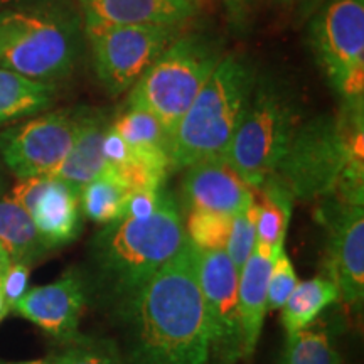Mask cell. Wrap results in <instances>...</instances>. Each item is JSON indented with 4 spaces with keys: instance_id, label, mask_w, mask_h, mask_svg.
<instances>
[{
    "instance_id": "obj_1",
    "label": "cell",
    "mask_w": 364,
    "mask_h": 364,
    "mask_svg": "<svg viewBox=\"0 0 364 364\" xmlns=\"http://www.w3.org/2000/svg\"><path fill=\"white\" fill-rule=\"evenodd\" d=\"M191 241L134 297L117 307L127 364H211V344Z\"/></svg>"
},
{
    "instance_id": "obj_2",
    "label": "cell",
    "mask_w": 364,
    "mask_h": 364,
    "mask_svg": "<svg viewBox=\"0 0 364 364\" xmlns=\"http://www.w3.org/2000/svg\"><path fill=\"white\" fill-rule=\"evenodd\" d=\"M188 241L179 208L167 193L150 218H122L107 225L91 241L100 295L120 307Z\"/></svg>"
},
{
    "instance_id": "obj_3",
    "label": "cell",
    "mask_w": 364,
    "mask_h": 364,
    "mask_svg": "<svg viewBox=\"0 0 364 364\" xmlns=\"http://www.w3.org/2000/svg\"><path fill=\"white\" fill-rule=\"evenodd\" d=\"M363 125V103H344L338 117L318 115L304 122L273 174L294 198H326L346 171H364Z\"/></svg>"
},
{
    "instance_id": "obj_4",
    "label": "cell",
    "mask_w": 364,
    "mask_h": 364,
    "mask_svg": "<svg viewBox=\"0 0 364 364\" xmlns=\"http://www.w3.org/2000/svg\"><path fill=\"white\" fill-rule=\"evenodd\" d=\"M257 78L255 68L245 59L221 58L177 125L171 142L172 169L225 157L252 102Z\"/></svg>"
},
{
    "instance_id": "obj_5",
    "label": "cell",
    "mask_w": 364,
    "mask_h": 364,
    "mask_svg": "<svg viewBox=\"0 0 364 364\" xmlns=\"http://www.w3.org/2000/svg\"><path fill=\"white\" fill-rule=\"evenodd\" d=\"M83 51L81 16L73 6L0 12V68L56 83Z\"/></svg>"
},
{
    "instance_id": "obj_6",
    "label": "cell",
    "mask_w": 364,
    "mask_h": 364,
    "mask_svg": "<svg viewBox=\"0 0 364 364\" xmlns=\"http://www.w3.org/2000/svg\"><path fill=\"white\" fill-rule=\"evenodd\" d=\"M221 54L204 36H182L132 86L129 105L152 113L171 136L220 65Z\"/></svg>"
},
{
    "instance_id": "obj_7",
    "label": "cell",
    "mask_w": 364,
    "mask_h": 364,
    "mask_svg": "<svg viewBox=\"0 0 364 364\" xmlns=\"http://www.w3.org/2000/svg\"><path fill=\"white\" fill-rule=\"evenodd\" d=\"M300 125L297 103L275 80L257 78L252 102L225 154L228 166L250 188L275 172Z\"/></svg>"
},
{
    "instance_id": "obj_8",
    "label": "cell",
    "mask_w": 364,
    "mask_h": 364,
    "mask_svg": "<svg viewBox=\"0 0 364 364\" xmlns=\"http://www.w3.org/2000/svg\"><path fill=\"white\" fill-rule=\"evenodd\" d=\"M90 41L97 76L113 97L132 88L156 59L174 43L176 26H90Z\"/></svg>"
},
{
    "instance_id": "obj_9",
    "label": "cell",
    "mask_w": 364,
    "mask_h": 364,
    "mask_svg": "<svg viewBox=\"0 0 364 364\" xmlns=\"http://www.w3.org/2000/svg\"><path fill=\"white\" fill-rule=\"evenodd\" d=\"M85 110H56L0 134V159L17 179L49 176L65 161Z\"/></svg>"
},
{
    "instance_id": "obj_10",
    "label": "cell",
    "mask_w": 364,
    "mask_h": 364,
    "mask_svg": "<svg viewBox=\"0 0 364 364\" xmlns=\"http://www.w3.org/2000/svg\"><path fill=\"white\" fill-rule=\"evenodd\" d=\"M198 277L206 311L211 359H215L216 364H236L243 358V327L238 299L240 272L225 250H199Z\"/></svg>"
},
{
    "instance_id": "obj_11",
    "label": "cell",
    "mask_w": 364,
    "mask_h": 364,
    "mask_svg": "<svg viewBox=\"0 0 364 364\" xmlns=\"http://www.w3.org/2000/svg\"><path fill=\"white\" fill-rule=\"evenodd\" d=\"M309 43L332 88L364 71V0H327L309 24Z\"/></svg>"
},
{
    "instance_id": "obj_12",
    "label": "cell",
    "mask_w": 364,
    "mask_h": 364,
    "mask_svg": "<svg viewBox=\"0 0 364 364\" xmlns=\"http://www.w3.org/2000/svg\"><path fill=\"white\" fill-rule=\"evenodd\" d=\"M321 215L329 228L327 279L334 282L346 306L361 307L364 299V209L327 196Z\"/></svg>"
},
{
    "instance_id": "obj_13",
    "label": "cell",
    "mask_w": 364,
    "mask_h": 364,
    "mask_svg": "<svg viewBox=\"0 0 364 364\" xmlns=\"http://www.w3.org/2000/svg\"><path fill=\"white\" fill-rule=\"evenodd\" d=\"M11 196L26 209L46 248L71 243L81 231L80 193L51 176L19 179Z\"/></svg>"
},
{
    "instance_id": "obj_14",
    "label": "cell",
    "mask_w": 364,
    "mask_h": 364,
    "mask_svg": "<svg viewBox=\"0 0 364 364\" xmlns=\"http://www.w3.org/2000/svg\"><path fill=\"white\" fill-rule=\"evenodd\" d=\"M86 304V285L78 272H66L53 284L34 287L12 309L51 338L71 343L78 338V327Z\"/></svg>"
},
{
    "instance_id": "obj_15",
    "label": "cell",
    "mask_w": 364,
    "mask_h": 364,
    "mask_svg": "<svg viewBox=\"0 0 364 364\" xmlns=\"http://www.w3.org/2000/svg\"><path fill=\"white\" fill-rule=\"evenodd\" d=\"M184 203L191 211H211L235 218L255 203L253 191L223 157L193 164L182 181Z\"/></svg>"
},
{
    "instance_id": "obj_16",
    "label": "cell",
    "mask_w": 364,
    "mask_h": 364,
    "mask_svg": "<svg viewBox=\"0 0 364 364\" xmlns=\"http://www.w3.org/2000/svg\"><path fill=\"white\" fill-rule=\"evenodd\" d=\"M83 27L179 26L198 12V0H78Z\"/></svg>"
},
{
    "instance_id": "obj_17",
    "label": "cell",
    "mask_w": 364,
    "mask_h": 364,
    "mask_svg": "<svg viewBox=\"0 0 364 364\" xmlns=\"http://www.w3.org/2000/svg\"><path fill=\"white\" fill-rule=\"evenodd\" d=\"M273 260L267 255L253 250L240 272L238 299L241 327H243V358L250 361L260 339L263 321L267 314L268 279Z\"/></svg>"
},
{
    "instance_id": "obj_18",
    "label": "cell",
    "mask_w": 364,
    "mask_h": 364,
    "mask_svg": "<svg viewBox=\"0 0 364 364\" xmlns=\"http://www.w3.org/2000/svg\"><path fill=\"white\" fill-rule=\"evenodd\" d=\"M107 129L103 113L86 112L75 144L71 145L65 161L49 176L66 182L76 193H81V189L97 179L107 166L102 152V140Z\"/></svg>"
},
{
    "instance_id": "obj_19",
    "label": "cell",
    "mask_w": 364,
    "mask_h": 364,
    "mask_svg": "<svg viewBox=\"0 0 364 364\" xmlns=\"http://www.w3.org/2000/svg\"><path fill=\"white\" fill-rule=\"evenodd\" d=\"M262 204H258L257 243L258 252L272 260L285 250V236L292 218L294 196L275 174L267 177L260 186Z\"/></svg>"
},
{
    "instance_id": "obj_20",
    "label": "cell",
    "mask_w": 364,
    "mask_h": 364,
    "mask_svg": "<svg viewBox=\"0 0 364 364\" xmlns=\"http://www.w3.org/2000/svg\"><path fill=\"white\" fill-rule=\"evenodd\" d=\"M113 127L129 144L132 156L169 172L171 136L152 113L140 108H129V112L118 118Z\"/></svg>"
},
{
    "instance_id": "obj_21",
    "label": "cell",
    "mask_w": 364,
    "mask_h": 364,
    "mask_svg": "<svg viewBox=\"0 0 364 364\" xmlns=\"http://www.w3.org/2000/svg\"><path fill=\"white\" fill-rule=\"evenodd\" d=\"M58 95L56 85L43 83L0 68V125L48 110Z\"/></svg>"
},
{
    "instance_id": "obj_22",
    "label": "cell",
    "mask_w": 364,
    "mask_h": 364,
    "mask_svg": "<svg viewBox=\"0 0 364 364\" xmlns=\"http://www.w3.org/2000/svg\"><path fill=\"white\" fill-rule=\"evenodd\" d=\"M0 245L12 262L29 265L49 252L31 216L11 194L0 196Z\"/></svg>"
},
{
    "instance_id": "obj_23",
    "label": "cell",
    "mask_w": 364,
    "mask_h": 364,
    "mask_svg": "<svg viewBox=\"0 0 364 364\" xmlns=\"http://www.w3.org/2000/svg\"><path fill=\"white\" fill-rule=\"evenodd\" d=\"M338 299V287L327 277H314L311 280L299 282L280 309L287 336H292L314 324L321 312Z\"/></svg>"
},
{
    "instance_id": "obj_24",
    "label": "cell",
    "mask_w": 364,
    "mask_h": 364,
    "mask_svg": "<svg viewBox=\"0 0 364 364\" xmlns=\"http://www.w3.org/2000/svg\"><path fill=\"white\" fill-rule=\"evenodd\" d=\"M132 193L134 191L127 188L107 164L102 174L81 189V211L88 220L98 225H110L125 218L127 201Z\"/></svg>"
},
{
    "instance_id": "obj_25",
    "label": "cell",
    "mask_w": 364,
    "mask_h": 364,
    "mask_svg": "<svg viewBox=\"0 0 364 364\" xmlns=\"http://www.w3.org/2000/svg\"><path fill=\"white\" fill-rule=\"evenodd\" d=\"M282 364H343L329 331L311 324L306 329L287 336Z\"/></svg>"
},
{
    "instance_id": "obj_26",
    "label": "cell",
    "mask_w": 364,
    "mask_h": 364,
    "mask_svg": "<svg viewBox=\"0 0 364 364\" xmlns=\"http://www.w3.org/2000/svg\"><path fill=\"white\" fill-rule=\"evenodd\" d=\"M233 218L211 211H191L188 218V240L201 252L225 250L231 233Z\"/></svg>"
},
{
    "instance_id": "obj_27",
    "label": "cell",
    "mask_w": 364,
    "mask_h": 364,
    "mask_svg": "<svg viewBox=\"0 0 364 364\" xmlns=\"http://www.w3.org/2000/svg\"><path fill=\"white\" fill-rule=\"evenodd\" d=\"M54 356V364H127L122 349L112 339L78 336Z\"/></svg>"
},
{
    "instance_id": "obj_28",
    "label": "cell",
    "mask_w": 364,
    "mask_h": 364,
    "mask_svg": "<svg viewBox=\"0 0 364 364\" xmlns=\"http://www.w3.org/2000/svg\"><path fill=\"white\" fill-rule=\"evenodd\" d=\"M258 204L252 203L243 213L236 215L231 223V233L228 238L225 252L230 257L235 268L241 272L245 263L252 257L255 243H257V220Z\"/></svg>"
},
{
    "instance_id": "obj_29",
    "label": "cell",
    "mask_w": 364,
    "mask_h": 364,
    "mask_svg": "<svg viewBox=\"0 0 364 364\" xmlns=\"http://www.w3.org/2000/svg\"><path fill=\"white\" fill-rule=\"evenodd\" d=\"M297 284L299 280L295 275L294 265L284 250L273 258L272 263L270 279H268V311H280Z\"/></svg>"
},
{
    "instance_id": "obj_30",
    "label": "cell",
    "mask_w": 364,
    "mask_h": 364,
    "mask_svg": "<svg viewBox=\"0 0 364 364\" xmlns=\"http://www.w3.org/2000/svg\"><path fill=\"white\" fill-rule=\"evenodd\" d=\"M29 277H31L29 263L12 262L11 265H9L2 282H0V290H2L4 299H6L11 312L14 306H16V304L24 297L27 290H29Z\"/></svg>"
},
{
    "instance_id": "obj_31",
    "label": "cell",
    "mask_w": 364,
    "mask_h": 364,
    "mask_svg": "<svg viewBox=\"0 0 364 364\" xmlns=\"http://www.w3.org/2000/svg\"><path fill=\"white\" fill-rule=\"evenodd\" d=\"M164 193L162 189H144L134 191L130 194L125 208V218H135V220H145L150 218L161 206Z\"/></svg>"
},
{
    "instance_id": "obj_32",
    "label": "cell",
    "mask_w": 364,
    "mask_h": 364,
    "mask_svg": "<svg viewBox=\"0 0 364 364\" xmlns=\"http://www.w3.org/2000/svg\"><path fill=\"white\" fill-rule=\"evenodd\" d=\"M102 152L107 164L110 166H124L132 159V150L129 144L122 139V135L115 130V127L108 125L102 140Z\"/></svg>"
},
{
    "instance_id": "obj_33",
    "label": "cell",
    "mask_w": 364,
    "mask_h": 364,
    "mask_svg": "<svg viewBox=\"0 0 364 364\" xmlns=\"http://www.w3.org/2000/svg\"><path fill=\"white\" fill-rule=\"evenodd\" d=\"M73 0H0V12L26 11V9H48L73 6Z\"/></svg>"
},
{
    "instance_id": "obj_34",
    "label": "cell",
    "mask_w": 364,
    "mask_h": 364,
    "mask_svg": "<svg viewBox=\"0 0 364 364\" xmlns=\"http://www.w3.org/2000/svg\"><path fill=\"white\" fill-rule=\"evenodd\" d=\"M280 2L285 4L287 7H295L299 9V11L311 12L317 7V4L321 2V0H280Z\"/></svg>"
},
{
    "instance_id": "obj_35",
    "label": "cell",
    "mask_w": 364,
    "mask_h": 364,
    "mask_svg": "<svg viewBox=\"0 0 364 364\" xmlns=\"http://www.w3.org/2000/svg\"><path fill=\"white\" fill-rule=\"evenodd\" d=\"M11 263H12L11 257H9L6 250H4L2 245H0V282H2L4 275H6L7 268H9V265H11Z\"/></svg>"
},
{
    "instance_id": "obj_36",
    "label": "cell",
    "mask_w": 364,
    "mask_h": 364,
    "mask_svg": "<svg viewBox=\"0 0 364 364\" xmlns=\"http://www.w3.org/2000/svg\"><path fill=\"white\" fill-rule=\"evenodd\" d=\"M0 364H54V356L41 358V359H29V361H0Z\"/></svg>"
},
{
    "instance_id": "obj_37",
    "label": "cell",
    "mask_w": 364,
    "mask_h": 364,
    "mask_svg": "<svg viewBox=\"0 0 364 364\" xmlns=\"http://www.w3.org/2000/svg\"><path fill=\"white\" fill-rule=\"evenodd\" d=\"M9 314H11V309H9L6 299H4L2 290H0V322H2L4 318L9 316Z\"/></svg>"
},
{
    "instance_id": "obj_38",
    "label": "cell",
    "mask_w": 364,
    "mask_h": 364,
    "mask_svg": "<svg viewBox=\"0 0 364 364\" xmlns=\"http://www.w3.org/2000/svg\"><path fill=\"white\" fill-rule=\"evenodd\" d=\"M225 2H226L228 6H230V7L233 9V11H235V9H238V7L241 6V4L245 2V0H225Z\"/></svg>"
},
{
    "instance_id": "obj_39",
    "label": "cell",
    "mask_w": 364,
    "mask_h": 364,
    "mask_svg": "<svg viewBox=\"0 0 364 364\" xmlns=\"http://www.w3.org/2000/svg\"><path fill=\"white\" fill-rule=\"evenodd\" d=\"M2 186H4V182H2V177H0V196H2Z\"/></svg>"
}]
</instances>
